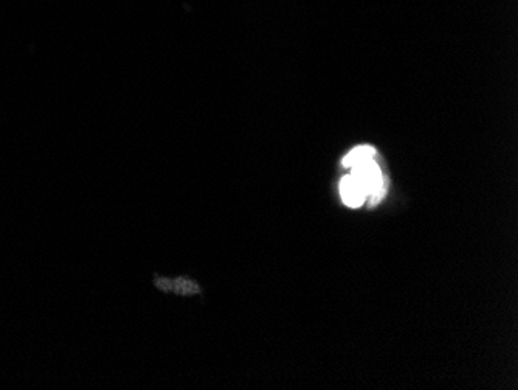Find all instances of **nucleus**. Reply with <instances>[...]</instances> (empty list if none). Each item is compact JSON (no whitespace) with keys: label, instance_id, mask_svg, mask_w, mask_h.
Instances as JSON below:
<instances>
[{"label":"nucleus","instance_id":"nucleus-1","mask_svg":"<svg viewBox=\"0 0 518 390\" xmlns=\"http://www.w3.org/2000/svg\"><path fill=\"white\" fill-rule=\"evenodd\" d=\"M351 169V174L360 182L366 198L371 199V206H376L385 194L383 176L379 165L376 164L374 159H369L354 165Z\"/></svg>","mask_w":518,"mask_h":390},{"label":"nucleus","instance_id":"nucleus-2","mask_svg":"<svg viewBox=\"0 0 518 390\" xmlns=\"http://www.w3.org/2000/svg\"><path fill=\"white\" fill-rule=\"evenodd\" d=\"M340 194H342V199L344 204L352 208L360 207L366 199V194H365L364 189H361L360 182L352 174L344 176L342 179Z\"/></svg>","mask_w":518,"mask_h":390},{"label":"nucleus","instance_id":"nucleus-3","mask_svg":"<svg viewBox=\"0 0 518 390\" xmlns=\"http://www.w3.org/2000/svg\"><path fill=\"white\" fill-rule=\"evenodd\" d=\"M154 284H155V288L163 292L172 291V292H177V294H184V296L199 294L201 292L199 284H196L190 279H182V277L169 280V279H164V277L157 275V277L154 279Z\"/></svg>","mask_w":518,"mask_h":390},{"label":"nucleus","instance_id":"nucleus-4","mask_svg":"<svg viewBox=\"0 0 518 390\" xmlns=\"http://www.w3.org/2000/svg\"><path fill=\"white\" fill-rule=\"evenodd\" d=\"M376 156V150L373 146H357V148L352 150L348 156H344L343 159V165L347 168H352L357 164H361V162L374 159Z\"/></svg>","mask_w":518,"mask_h":390}]
</instances>
